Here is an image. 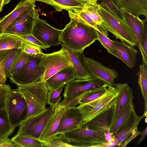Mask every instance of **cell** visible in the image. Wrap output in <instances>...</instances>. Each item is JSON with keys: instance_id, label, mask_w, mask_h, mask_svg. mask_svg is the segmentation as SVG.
<instances>
[{"instance_id": "9", "label": "cell", "mask_w": 147, "mask_h": 147, "mask_svg": "<svg viewBox=\"0 0 147 147\" xmlns=\"http://www.w3.org/2000/svg\"><path fill=\"white\" fill-rule=\"evenodd\" d=\"M39 64L45 69L42 80L46 81L64 68L71 65L68 57L63 47L57 51L44 54L40 58Z\"/></svg>"}, {"instance_id": "2", "label": "cell", "mask_w": 147, "mask_h": 147, "mask_svg": "<svg viewBox=\"0 0 147 147\" xmlns=\"http://www.w3.org/2000/svg\"><path fill=\"white\" fill-rule=\"evenodd\" d=\"M17 86L27 105L28 112L24 120L46 109L49 90L45 82Z\"/></svg>"}, {"instance_id": "46", "label": "cell", "mask_w": 147, "mask_h": 147, "mask_svg": "<svg viewBox=\"0 0 147 147\" xmlns=\"http://www.w3.org/2000/svg\"><path fill=\"white\" fill-rule=\"evenodd\" d=\"M83 4L87 3H91L96 4L97 3L98 0H77Z\"/></svg>"}, {"instance_id": "50", "label": "cell", "mask_w": 147, "mask_h": 147, "mask_svg": "<svg viewBox=\"0 0 147 147\" xmlns=\"http://www.w3.org/2000/svg\"></svg>"}, {"instance_id": "37", "label": "cell", "mask_w": 147, "mask_h": 147, "mask_svg": "<svg viewBox=\"0 0 147 147\" xmlns=\"http://www.w3.org/2000/svg\"><path fill=\"white\" fill-rule=\"evenodd\" d=\"M19 49L31 56L39 58H41L44 53L41 49L31 43L23 40Z\"/></svg>"}, {"instance_id": "43", "label": "cell", "mask_w": 147, "mask_h": 147, "mask_svg": "<svg viewBox=\"0 0 147 147\" xmlns=\"http://www.w3.org/2000/svg\"><path fill=\"white\" fill-rule=\"evenodd\" d=\"M11 89L9 85L0 83V107L5 105L8 94Z\"/></svg>"}, {"instance_id": "8", "label": "cell", "mask_w": 147, "mask_h": 147, "mask_svg": "<svg viewBox=\"0 0 147 147\" xmlns=\"http://www.w3.org/2000/svg\"><path fill=\"white\" fill-rule=\"evenodd\" d=\"M40 58L32 56L30 61L22 68L9 78L10 81L19 86L42 80L45 69L39 64Z\"/></svg>"}, {"instance_id": "18", "label": "cell", "mask_w": 147, "mask_h": 147, "mask_svg": "<svg viewBox=\"0 0 147 147\" xmlns=\"http://www.w3.org/2000/svg\"><path fill=\"white\" fill-rule=\"evenodd\" d=\"M113 87L118 92V94L116 98L111 126L124 109L129 104L133 102L134 99L132 89L127 83L115 84Z\"/></svg>"}, {"instance_id": "38", "label": "cell", "mask_w": 147, "mask_h": 147, "mask_svg": "<svg viewBox=\"0 0 147 147\" xmlns=\"http://www.w3.org/2000/svg\"><path fill=\"white\" fill-rule=\"evenodd\" d=\"M54 136L44 142L43 147H69V140L61 134Z\"/></svg>"}, {"instance_id": "10", "label": "cell", "mask_w": 147, "mask_h": 147, "mask_svg": "<svg viewBox=\"0 0 147 147\" xmlns=\"http://www.w3.org/2000/svg\"><path fill=\"white\" fill-rule=\"evenodd\" d=\"M143 115L140 116L137 115L135 109L122 126L112 136V140L117 143V146L125 147L131 141L140 134L138 129V126Z\"/></svg>"}, {"instance_id": "3", "label": "cell", "mask_w": 147, "mask_h": 147, "mask_svg": "<svg viewBox=\"0 0 147 147\" xmlns=\"http://www.w3.org/2000/svg\"><path fill=\"white\" fill-rule=\"evenodd\" d=\"M98 12L102 20L101 25L117 39L128 45H138L136 37L130 28L121 25L110 12L98 4Z\"/></svg>"}, {"instance_id": "33", "label": "cell", "mask_w": 147, "mask_h": 147, "mask_svg": "<svg viewBox=\"0 0 147 147\" xmlns=\"http://www.w3.org/2000/svg\"><path fill=\"white\" fill-rule=\"evenodd\" d=\"M134 109L133 102L129 104L124 109L110 129V131L112 136L122 126Z\"/></svg>"}, {"instance_id": "32", "label": "cell", "mask_w": 147, "mask_h": 147, "mask_svg": "<svg viewBox=\"0 0 147 147\" xmlns=\"http://www.w3.org/2000/svg\"><path fill=\"white\" fill-rule=\"evenodd\" d=\"M109 85L108 84H105L90 89L80 95L79 104L88 103L99 97L105 93Z\"/></svg>"}, {"instance_id": "5", "label": "cell", "mask_w": 147, "mask_h": 147, "mask_svg": "<svg viewBox=\"0 0 147 147\" xmlns=\"http://www.w3.org/2000/svg\"><path fill=\"white\" fill-rule=\"evenodd\" d=\"M5 107L11 125L15 128L24 121L28 112L26 102L18 88L9 92Z\"/></svg>"}, {"instance_id": "51", "label": "cell", "mask_w": 147, "mask_h": 147, "mask_svg": "<svg viewBox=\"0 0 147 147\" xmlns=\"http://www.w3.org/2000/svg\"></svg>"}, {"instance_id": "40", "label": "cell", "mask_w": 147, "mask_h": 147, "mask_svg": "<svg viewBox=\"0 0 147 147\" xmlns=\"http://www.w3.org/2000/svg\"><path fill=\"white\" fill-rule=\"evenodd\" d=\"M65 84L59 87L49 91L47 103L50 106H54L58 104L61 99L60 93Z\"/></svg>"}, {"instance_id": "49", "label": "cell", "mask_w": 147, "mask_h": 147, "mask_svg": "<svg viewBox=\"0 0 147 147\" xmlns=\"http://www.w3.org/2000/svg\"><path fill=\"white\" fill-rule=\"evenodd\" d=\"M1 34H2V33H1ZM1 34H0V36L1 35Z\"/></svg>"}, {"instance_id": "15", "label": "cell", "mask_w": 147, "mask_h": 147, "mask_svg": "<svg viewBox=\"0 0 147 147\" xmlns=\"http://www.w3.org/2000/svg\"><path fill=\"white\" fill-rule=\"evenodd\" d=\"M85 63L86 68L91 77L98 78L109 85L114 86L115 80L118 77L115 69L107 67L91 58L86 57Z\"/></svg>"}, {"instance_id": "42", "label": "cell", "mask_w": 147, "mask_h": 147, "mask_svg": "<svg viewBox=\"0 0 147 147\" xmlns=\"http://www.w3.org/2000/svg\"><path fill=\"white\" fill-rule=\"evenodd\" d=\"M20 38L23 40L28 42L41 49L46 50V47L32 34L28 35L13 34Z\"/></svg>"}, {"instance_id": "30", "label": "cell", "mask_w": 147, "mask_h": 147, "mask_svg": "<svg viewBox=\"0 0 147 147\" xmlns=\"http://www.w3.org/2000/svg\"><path fill=\"white\" fill-rule=\"evenodd\" d=\"M139 71L137 73L138 84L144 101V110L143 115L147 117V66L143 63L139 66Z\"/></svg>"}, {"instance_id": "4", "label": "cell", "mask_w": 147, "mask_h": 147, "mask_svg": "<svg viewBox=\"0 0 147 147\" xmlns=\"http://www.w3.org/2000/svg\"><path fill=\"white\" fill-rule=\"evenodd\" d=\"M118 94V92L115 88L109 85L106 91L102 96L76 107L82 115L83 121L91 119L108 107L115 100Z\"/></svg>"}, {"instance_id": "11", "label": "cell", "mask_w": 147, "mask_h": 147, "mask_svg": "<svg viewBox=\"0 0 147 147\" xmlns=\"http://www.w3.org/2000/svg\"><path fill=\"white\" fill-rule=\"evenodd\" d=\"M115 99L108 107L92 119L82 122L79 127L101 130L108 142L113 141L110 129L114 117Z\"/></svg>"}, {"instance_id": "47", "label": "cell", "mask_w": 147, "mask_h": 147, "mask_svg": "<svg viewBox=\"0 0 147 147\" xmlns=\"http://www.w3.org/2000/svg\"><path fill=\"white\" fill-rule=\"evenodd\" d=\"M8 50L0 51V64L5 56Z\"/></svg>"}, {"instance_id": "31", "label": "cell", "mask_w": 147, "mask_h": 147, "mask_svg": "<svg viewBox=\"0 0 147 147\" xmlns=\"http://www.w3.org/2000/svg\"><path fill=\"white\" fill-rule=\"evenodd\" d=\"M100 0L101 1L99 4L100 5L112 14L121 25L125 27L130 28L126 22L120 9L113 0Z\"/></svg>"}, {"instance_id": "19", "label": "cell", "mask_w": 147, "mask_h": 147, "mask_svg": "<svg viewBox=\"0 0 147 147\" xmlns=\"http://www.w3.org/2000/svg\"><path fill=\"white\" fill-rule=\"evenodd\" d=\"M65 49L75 74V78L78 79H88L91 78L85 64L86 57L83 52H79L71 49L61 43Z\"/></svg>"}, {"instance_id": "23", "label": "cell", "mask_w": 147, "mask_h": 147, "mask_svg": "<svg viewBox=\"0 0 147 147\" xmlns=\"http://www.w3.org/2000/svg\"><path fill=\"white\" fill-rule=\"evenodd\" d=\"M118 7L122 8L139 17L147 18V0H113Z\"/></svg>"}, {"instance_id": "14", "label": "cell", "mask_w": 147, "mask_h": 147, "mask_svg": "<svg viewBox=\"0 0 147 147\" xmlns=\"http://www.w3.org/2000/svg\"><path fill=\"white\" fill-rule=\"evenodd\" d=\"M107 84L96 78L88 79H74L66 84L64 93V99L78 96L87 91Z\"/></svg>"}, {"instance_id": "6", "label": "cell", "mask_w": 147, "mask_h": 147, "mask_svg": "<svg viewBox=\"0 0 147 147\" xmlns=\"http://www.w3.org/2000/svg\"><path fill=\"white\" fill-rule=\"evenodd\" d=\"M61 134L68 139L75 141L76 147H97L109 143L104 132L99 130L78 127Z\"/></svg>"}, {"instance_id": "21", "label": "cell", "mask_w": 147, "mask_h": 147, "mask_svg": "<svg viewBox=\"0 0 147 147\" xmlns=\"http://www.w3.org/2000/svg\"><path fill=\"white\" fill-rule=\"evenodd\" d=\"M66 107L61 102L57 104L47 121L40 138L45 142L52 136H55L61 118Z\"/></svg>"}, {"instance_id": "35", "label": "cell", "mask_w": 147, "mask_h": 147, "mask_svg": "<svg viewBox=\"0 0 147 147\" xmlns=\"http://www.w3.org/2000/svg\"><path fill=\"white\" fill-rule=\"evenodd\" d=\"M11 139L20 147H43V142L30 137L16 135Z\"/></svg>"}, {"instance_id": "7", "label": "cell", "mask_w": 147, "mask_h": 147, "mask_svg": "<svg viewBox=\"0 0 147 147\" xmlns=\"http://www.w3.org/2000/svg\"><path fill=\"white\" fill-rule=\"evenodd\" d=\"M56 105L50 106L42 112L24 120L19 125L16 135L30 137L40 140L46 124Z\"/></svg>"}, {"instance_id": "34", "label": "cell", "mask_w": 147, "mask_h": 147, "mask_svg": "<svg viewBox=\"0 0 147 147\" xmlns=\"http://www.w3.org/2000/svg\"><path fill=\"white\" fill-rule=\"evenodd\" d=\"M79 8L68 11L69 17L74 18L80 22L99 31L98 25L85 12Z\"/></svg>"}, {"instance_id": "24", "label": "cell", "mask_w": 147, "mask_h": 147, "mask_svg": "<svg viewBox=\"0 0 147 147\" xmlns=\"http://www.w3.org/2000/svg\"><path fill=\"white\" fill-rule=\"evenodd\" d=\"M124 18L136 39L140 52L142 50L141 41L143 29V20L122 8L120 9Z\"/></svg>"}, {"instance_id": "25", "label": "cell", "mask_w": 147, "mask_h": 147, "mask_svg": "<svg viewBox=\"0 0 147 147\" xmlns=\"http://www.w3.org/2000/svg\"><path fill=\"white\" fill-rule=\"evenodd\" d=\"M51 6L58 12L63 10L71 11L81 8L84 4L77 0H35Z\"/></svg>"}, {"instance_id": "44", "label": "cell", "mask_w": 147, "mask_h": 147, "mask_svg": "<svg viewBox=\"0 0 147 147\" xmlns=\"http://www.w3.org/2000/svg\"><path fill=\"white\" fill-rule=\"evenodd\" d=\"M147 133V127H146L145 129L142 132H140V134L141 136L137 144H139L144 139Z\"/></svg>"}, {"instance_id": "26", "label": "cell", "mask_w": 147, "mask_h": 147, "mask_svg": "<svg viewBox=\"0 0 147 147\" xmlns=\"http://www.w3.org/2000/svg\"><path fill=\"white\" fill-rule=\"evenodd\" d=\"M9 120L5 105L0 107V139L4 141L10 139L9 136L15 130Z\"/></svg>"}, {"instance_id": "41", "label": "cell", "mask_w": 147, "mask_h": 147, "mask_svg": "<svg viewBox=\"0 0 147 147\" xmlns=\"http://www.w3.org/2000/svg\"><path fill=\"white\" fill-rule=\"evenodd\" d=\"M98 36L97 40L101 44L103 47L107 50L114 49V46L113 40L110 39L107 36L100 31L96 30Z\"/></svg>"}, {"instance_id": "36", "label": "cell", "mask_w": 147, "mask_h": 147, "mask_svg": "<svg viewBox=\"0 0 147 147\" xmlns=\"http://www.w3.org/2000/svg\"><path fill=\"white\" fill-rule=\"evenodd\" d=\"M98 3H87L79 8L86 13L98 25H101L102 20L98 12Z\"/></svg>"}, {"instance_id": "48", "label": "cell", "mask_w": 147, "mask_h": 147, "mask_svg": "<svg viewBox=\"0 0 147 147\" xmlns=\"http://www.w3.org/2000/svg\"><path fill=\"white\" fill-rule=\"evenodd\" d=\"M5 141L2 140H1L0 139V144L3 143V142H4Z\"/></svg>"}, {"instance_id": "39", "label": "cell", "mask_w": 147, "mask_h": 147, "mask_svg": "<svg viewBox=\"0 0 147 147\" xmlns=\"http://www.w3.org/2000/svg\"><path fill=\"white\" fill-rule=\"evenodd\" d=\"M143 29L142 37V50L140 52L143 63L147 66V18L143 20Z\"/></svg>"}, {"instance_id": "28", "label": "cell", "mask_w": 147, "mask_h": 147, "mask_svg": "<svg viewBox=\"0 0 147 147\" xmlns=\"http://www.w3.org/2000/svg\"><path fill=\"white\" fill-rule=\"evenodd\" d=\"M18 49L8 50L0 64V83L5 84L7 77L6 73L11 65L16 55L20 51Z\"/></svg>"}, {"instance_id": "29", "label": "cell", "mask_w": 147, "mask_h": 147, "mask_svg": "<svg viewBox=\"0 0 147 147\" xmlns=\"http://www.w3.org/2000/svg\"><path fill=\"white\" fill-rule=\"evenodd\" d=\"M23 40L16 35L5 33L0 36V51L19 48Z\"/></svg>"}, {"instance_id": "20", "label": "cell", "mask_w": 147, "mask_h": 147, "mask_svg": "<svg viewBox=\"0 0 147 147\" xmlns=\"http://www.w3.org/2000/svg\"><path fill=\"white\" fill-rule=\"evenodd\" d=\"M35 0H21L11 12L0 20V34L4 33L9 25L18 17L35 8Z\"/></svg>"}, {"instance_id": "22", "label": "cell", "mask_w": 147, "mask_h": 147, "mask_svg": "<svg viewBox=\"0 0 147 147\" xmlns=\"http://www.w3.org/2000/svg\"><path fill=\"white\" fill-rule=\"evenodd\" d=\"M75 74L72 65L61 69L48 78L46 83L49 91L56 89L75 79Z\"/></svg>"}, {"instance_id": "45", "label": "cell", "mask_w": 147, "mask_h": 147, "mask_svg": "<svg viewBox=\"0 0 147 147\" xmlns=\"http://www.w3.org/2000/svg\"><path fill=\"white\" fill-rule=\"evenodd\" d=\"M11 0H0V12L2 11L4 6L10 2Z\"/></svg>"}, {"instance_id": "17", "label": "cell", "mask_w": 147, "mask_h": 147, "mask_svg": "<svg viewBox=\"0 0 147 147\" xmlns=\"http://www.w3.org/2000/svg\"><path fill=\"white\" fill-rule=\"evenodd\" d=\"M114 49L107 52L122 60L129 67L132 68L136 64L138 51L133 47L117 40H113Z\"/></svg>"}, {"instance_id": "13", "label": "cell", "mask_w": 147, "mask_h": 147, "mask_svg": "<svg viewBox=\"0 0 147 147\" xmlns=\"http://www.w3.org/2000/svg\"><path fill=\"white\" fill-rule=\"evenodd\" d=\"M39 11L34 8L21 15L9 25L4 33L24 35L31 34L35 21L39 17Z\"/></svg>"}, {"instance_id": "1", "label": "cell", "mask_w": 147, "mask_h": 147, "mask_svg": "<svg viewBox=\"0 0 147 147\" xmlns=\"http://www.w3.org/2000/svg\"><path fill=\"white\" fill-rule=\"evenodd\" d=\"M70 21L62 30L61 42L73 50L83 52L84 49L97 40L96 30L69 17Z\"/></svg>"}, {"instance_id": "12", "label": "cell", "mask_w": 147, "mask_h": 147, "mask_svg": "<svg viewBox=\"0 0 147 147\" xmlns=\"http://www.w3.org/2000/svg\"><path fill=\"white\" fill-rule=\"evenodd\" d=\"M62 30L56 29L39 17L35 20L32 34L47 48L61 44Z\"/></svg>"}, {"instance_id": "27", "label": "cell", "mask_w": 147, "mask_h": 147, "mask_svg": "<svg viewBox=\"0 0 147 147\" xmlns=\"http://www.w3.org/2000/svg\"><path fill=\"white\" fill-rule=\"evenodd\" d=\"M31 57L29 55L20 50L6 73L7 78H9L20 70L30 61Z\"/></svg>"}, {"instance_id": "16", "label": "cell", "mask_w": 147, "mask_h": 147, "mask_svg": "<svg viewBox=\"0 0 147 147\" xmlns=\"http://www.w3.org/2000/svg\"><path fill=\"white\" fill-rule=\"evenodd\" d=\"M83 121V117L76 107L66 108L60 120L56 135L79 127Z\"/></svg>"}]
</instances>
